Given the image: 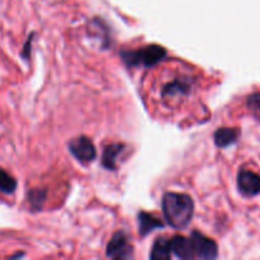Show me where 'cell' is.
Masks as SVG:
<instances>
[{
	"instance_id": "cell-8",
	"label": "cell",
	"mask_w": 260,
	"mask_h": 260,
	"mask_svg": "<svg viewBox=\"0 0 260 260\" xmlns=\"http://www.w3.org/2000/svg\"><path fill=\"white\" fill-rule=\"evenodd\" d=\"M172 251L180 259L194 258L190 240L184 236L177 235L172 239Z\"/></svg>"
},
{
	"instance_id": "cell-10",
	"label": "cell",
	"mask_w": 260,
	"mask_h": 260,
	"mask_svg": "<svg viewBox=\"0 0 260 260\" xmlns=\"http://www.w3.org/2000/svg\"><path fill=\"white\" fill-rule=\"evenodd\" d=\"M172 240L167 238H157L151 249L150 258L154 260H167L172 256Z\"/></svg>"
},
{
	"instance_id": "cell-16",
	"label": "cell",
	"mask_w": 260,
	"mask_h": 260,
	"mask_svg": "<svg viewBox=\"0 0 260 260\" xmlns=\"http://www.w3.org/2000/svg\"><path fill=\"white\" fill-rule=\"evenodd\" d=\"M32 40H33V33L29 36V38L27 40V42H25L24 45V48H23L22 51V56L23 58H25V60H27L30 55V42H32Z\"/></svg>"
},
{
	"instance_id": "cell-7",
	"label": "cell",
	"mask_w": 260,
	"mask_h": 260,
	"mask_svg": "<svg viewBox=\"0 0 260 260\" xmlns=\"http://www.w3.org/2000/svg\"><path fill=\"white\" fill-rule=\"evenodd\" d=\"M238 187L244 196L253 197L260 193V175L251 170L243 169L238 175Z\"/></svg>"
},
{
	"instance_id": "cell-9",
	"label": "cell",
	"mask_w": 260,
	"mask_h": 260,
	"mask_svg": "<svg viewBox=\"0 0 260 260\" xmlns=\"http://www.w3.org/2000/svg\"><path fill=\"white\" fill-rule=\"evenodd\" d=\"M240 136V129L238 128H230V127H223V128H218L215 132V144L220 147H228L236 142V140Z\"/></svg>"
},
{
	"instance_id": "cell-3",
	"label": "cell",
	"mask_w": 260,
	"mask_h": 260,
	"mask_svg": "<svg viewBox=\"0 0 260 260\" xmlns=\"http://www.w3.org/2000/svg\"><path fill=\"white\" fill-rule=\"evenodd\" d=\"M193 83L189 76H180L168 81L161 88V96L169 101H175L179 98H185L192 93Z\"/></svg>"
},
{
	"instance_id": "cell-15",
	"label": "cell",
	"mask_w": 260,
	"mask_h": 260,
	"mask_svg": "<svg viewBox=\"0 0 260 260\" xmlns=\"http://www.w3.org/2000/svg\"><path fill=\"white\" fill-rule=\"evenodd\" d=\"M246 104H248V108L253 112L254 116L260 119V93H254L249 95Z\"/></svg>"
},
{
	"instance_id": "cell-4",
	"label": "cell",
	"mask_w": 260,
	"mask_h": 260,
	"mask_svg": "<svg viewBox=\"0 0 260 260\" xmlns=\"http://www.w3.org/2000/svg\"><path fill=\"white\" fill-rule=\"evenodd\" d=\"M190 244H192L194 258L201 259H215L218 254L217 244L207 236L202 235L198 231H193L190 234Z\"/></svg>"
},
{
	"instance_id": "cell-13",
	"label": "cell",
	"mask_w": 260,
	"mask_h": 260,
	"mask_svg": "<svg viewBox=\"0 0 260 260\" xmlns=\"http://www.w3.org/2000/svg\"><path fill=\"white\" fill-rule=\"evenodd\" d=\"M17 189V180L4 169H0V192L4 194H12Z\"/></svg>"
},
{
	"instance_id": "cell-2",
	"label": "cell",
	"mask_w": 260,
	"mask_h": 260,
	"mask_svg": "<svg viewBox=\"0 0 260 260\" xmlns=\"http://www.w3.org/2000/svg\"><path fill=\"white\" fill-rule=\"evenodd\" d=\"M121 56L128 66L145 65L151 68L167 56V51L161 46L151 45L136 51H123Z\"/></svg>"
},
{
	"instance_id": "cell-11",
	"label": "cell",
	"mask_w": 260,
	"mask_h": 260,
	"mask_svg": "<svg viewBox=\"0 0 260 260\" xmlns=\"http://www.w3.org/2000/svg\"><path fill=\"white\" fill-rule=\"evenodd\" d=\"M162 226L164 225H162L161 221H159L156 217L150 215V213H146V212L139 213L140 235L145 236L149 233H151L152 230H155V229H160L162 228Z\"/></svg>"
},
{
	"instance_id": "cell-12",
	"label": "cell",
	"mask_w": 260,
	"mask_h": 260,
	"mask_svg": "<svg viewBox=\"0 0 260 260\" xmlns=\"http://www.w3.org/2000/svg\"><path fill=\"white\" fill-rule=\"evenodd\" d=\"M122 150H123V145L121 144L108 145L103 151V159H102V164H103V167L109 170L116 169L117 156L121 154Z\"/></svg>"
},
{
	"instance_id": "cell-14",
	"label": "cell",
	"mask_w": 260,
	"mask_h": 260,
	"mask_svg": "<svg viewBox=\"0 0 260 260\" xmlns=\"http://www.w3.org/2000/svg\"><path fill=\"white\" fill-rule=\"evenodd\" d=\"M28 201H29L33 210H40L46 201V190H41V189L30 190L29 194H28Z\"/></svg>"
},
{
	"instance_id": "cell-1",
	"label": "cell",
	"mask_w": 260,
	"mask_h": 260,
	"mask_svg": "<svg viewBox=\"0 0 260 260\" xmlns=\"http://www.w3.org/2000/svg\"><path fill=\"white\" fill-rule=\"evenodd\" d=\"M162 212L170 226L182 229L192 220L194 203L192 198L184 193H167L162 198Z\"/></svg>"
},
{
	"instance_id": "cell-6",
	"label": "cell",
	"mask_w": 260,
	"mask_h": 260,
	"mask_svg": "<svg viewBox=\"0 0 260 260\" xmlns=\"http://www.w3.org/2000/svg\"><path fill=\"white\" fill-rule=\"evenodd\" d=\"M70 152L81 162L93 161L96 156V150L93 141L85 136L76 137L69 144Z\"/></svg>"
},
{
	"instance_id": "cell-5",
	"label": "cell",
	"mask_w": 260,
	"mask_h": 260,
	"mask_svg": "<svg viewBox=\"0 0 260 260\" xmlns=\"http://www.w3.org/2000/svg\"><path fill=\"white\" fill-rule=\"evenodd\" d=\"M107 256L112 259H128L132 256V245L124 231H118L112 236L107 245Z\"/></svg>"
}]
</instances>
